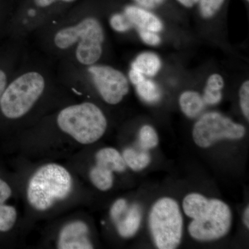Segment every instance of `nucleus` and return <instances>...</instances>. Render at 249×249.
<instances>
[{"instance_id":"obj_5","label":"nucleus","mask_w":249,"mask_h":249,"mask_svg":"<svg viewBox=\"0 0 249 249\" xmlns=\"http://www.w3.org/2000/svg\"><path fill=\"white\" fill-rule=\"evenodd\" d=\"M148 224L157 248L175 249L181 244L183 217L175 199L163 197L156 201L149 214Z\"/></svg>"},{"instance_id":"obj_26","label":"nucleus","mask_w":249,"mask_h":249,"mask_svg":"<svg viewBox=\"0 0 249 249\" xmlns=\"http://www.w3.org/2000/svg\"><path fill=\"white\" fill-rule=\"evenodd\" d=\"M129 79H130L131 82H132L134 85H138L139 83H140L142 80H145V78L142 73L137 71V70H134V69H132V70L129 71Z\"/></svg>"},{"instance_id":"obj_9","label":"nucleus","mask_w":249,"mask_h":249,"mask_svg":"<svg viewBox=\"0 0 249 249\" xmlns=\"http://www.w3.org/2000/svg\"><path fill=\"white\" fill-rule=\"evenodd\" d=\"M110 217L119 235L129 238L133 237L140 228L142 209L139 205L129 206L125 199H119L111 206Z\"/></svg>"},{"instance_id":"obj_4","label":"nucleus","mask_w":249,"mask_h":249,"mask_svg":"<svg viewBox=\"0 0 249 249\" xmlns=\"http://www.w3.org/2000/svg\"><path fill=\"white\" fill-rule=\"evenodd\" d=\"M71 187V175L65 168L53 163L44 165L29 181L28 201L34 209L46 211L55 201L66 198Z\"/></svg>"},{"instance_id":"obj_7","label":"nucleus","mask_w":249,"mask_h":249,"mask_svg":"<svg viewBox=\"0 0 249 249\" xmlns=\"http://www.w3.org/2000/svg\"><path fill=\"white\" fill-rule=\"evenodd\" d=\"M245 134V126L216 111L204 114L193 129V141L201 148H208L222 139L239 140Z\"/></svg>"},{"instance_id":"obj_20","label":"nucleus","mask_w":249,"mask_h":249,"mask_svg":"<svg viewBox=\"0 0 249 249\" xmlns=\"http://www.w3.org/2000/svg\"><path fill=\"white\" fill-rule=\"evenodd\" d=\"M17 218L14 207L0 204V231L6 232L12 229Z\"/></svg>"},{"instance_id":"obj_12","label":"nucleus","mask_w":249,"mask_h":249,"mask_svg":"<svg viewBox=\"0 0 249 249\" xmlns=\"http://www.w3.org/2000/svg\"><path fill=\"white\" fill-rule=\"evenodd\" d=\"M96 164L111 173H124L127 169L122 155L112 147L101 149L96 155Z\"/></svg>"},{"instance_id":"obj_10","label":"nucleus","mask_w":249,"mask_h":249,"mask_svg":"<svg viewBox=\"0 0 249 249\" xmlns=\"http://www.w3.org/2000/svg\"><path fill=\"white\" fill-rule=\"evenodd\" d=\"M58 247L60 249H93L88 225L81 221L67 224L60 232Z\"/></svg>"},{"instance_id":"obj_25","label":"nucleus","mask_w":249,"mask_h":249,"mask_svg":"<svg viewBox=\"0 0 249 249\" xmlns=\"http://www.w3.org/2000/svg\"><path fill=\"white\" fill-rule=\"evenodd\" d=\"M11 196V188L5 181L0 179V204H4Z\"/></svg>"},{"instance_id":"obj_32","label":"nucleus","mask_w":249,"mask_h":249,"mask_svg":"<svg viewBox=\"0 0 249 249\" xmlns=\"http://www.w3.org/2000/svg\"><path fill=\"white\" fill-rule=\"evenodd\" d=\"M247 1H249V0H247Z\"/></svg>"},{"instance_id":"obj_2","label":"nucleus","mask_w":249,"mask_h":249,"mask_svg":"<svg viewBox=\"0 0 249 249\" xmlns=\"http://www.w3.org/2000/svg\"><path fill=\"white\" fill-rule=\"evenodd\" d=\"M104 40V31L99 21L94 18H87L60 29L54 36L53 41L57 48L62 50L78 43L77 60L81 65L90 66L101 58Z\"/></svg>"},{"instance_id":"obj_30","label":"nucleus","mask_w":249,"mask_h":249,"mask_svg":"<svg viewBox=\"0 0 249 249\" xmlns=\"http://www.w3.org/2000/svg\"><path fill=\"white\" fill-rule=\"evenodd\" d=\"M178 1L186 7L191 8L196 4L199 0H178Z\"/></svg>"},{"instance_id":"obj_13","label":"nucleus","mask_w":249,"mask_h":249,"mask_svg":"<svg viewBox=\"0 0 249 249\" xmlns=\"http://www.w3.org/2000/svg\"><path fill=\"white\" fill-rule=\"evenodd\" d=\"M178 103L183 114L191 119L200 114L205 104L202 96L195 91H186L181 93Z\"/></svg>"},{"instance_id":"obj_8","label":"nucleus","mask_w":249,"mask_h":249,"mask_svg":"<svg viewBox=\"0 0 249 249\" xmlns=\"http://www.w3.org/2000/svg\"><path fill=\"white\" fill-rule=\"evenodd\" d=\"M88 71L98 93L108 104H118L128 93V80L119 70L94 64L88 67Z\"/></svg>"},{"instance_id":"obj_31","label":"nucleus","mask_w":249,"mask_h":249,"mask_svg":"<svg viewBox=\"0 0 249 249\" xmlns=\"http://www.w3.org/2000/svg\"><path fill=\"white\" fill-rule=\"evenodd\" d=\"M243 221L245 223V225L247 229H249V207L247 206L243 214Z\"/></svg>"},{"instance_id":"obj_15","label":"nucleus","mask_w":249,"mask_h":249,"mask_svg":"<svg viewBox=\"0 0 249 249\" xmlns=\"http://www.w3.org/2000/svg\"><path fill=\"white\" fill-rule=\"evenodd\" d=\"M122 156L127 166L134 171L145 169L151 163V156L148 150H142L139 147V149L126 148Z\"/></svg>"},{"instance_id":"obj_6","label":"nucleus","mask_w":249,"mask_h":249,"mask_svg":"<svg viewBox=\"0 0 249 249\" xmlns=\"http://www.w3.org/2000/svg\"><path fill=\"white\" fill-rule=\"evenodd\" d=\"M45 88V78L41 73L37 71L23 73L5 89L0 100L1 111L8 119L22 117L37 102Z\"/></svg>"},{"instance_id":"obj_16","label":"nucleus","mask_w":249,"mask_h":249,"mask_svg":"<svg viewBox=\"0 0 249 249\" xmlns=\"http://www.w3.org/2000/svg\"><path fill=\"white\" fill-rule=\"evenodd\" d=\"M224 82L222 76L214 73L209 77L205 88L202 98L204 103L208 105H216L222 100V89L224 88Z\"/></svg>"},{"instance_id":"obj_23","label":"nucleus","mask_w":249,"mask_h":249,"mask_svg":"<svg viewBox=\"0 0 249 249\" xmlns=\"http://www.w3.org/2000/svg\"><path fill=\"white\" fill-rule=\"evenodd\" d=\"M111 26L114 30L119 32H124L128 31L131 28L133 27L132 23L124 15L116 14L113 16L110 20Z\"/></svg>"},{"instance_id":"obj_29","label":"nucleus","mask_w":249,"mask_h":249,"mask_svg":"<svg viewBox=\"0 0 249 249\" xmlns=\"http://www.w3.org/2000/svg\"><path fill=\"white\" fill-rule=\"evenodd\" d=\"M6 83H7V78H6V73L3 70H0V100L6 89Z\"/></svg>"},{"instance_id":"obj_27","label":"nucleus","mask_w":249,"mask_h":249,"mask_svg":"<svg viewBox=\"0 0 249 249\" xmlns=\"http://www.w3.org/2000/svg\"><path fill=\"white\" fill-rule=\"evenodd\" d=\"M135 1L142 7L152 9L155 7L156 5L161 4L164 0H135Z\"/></svg>"},{"instance_id":"obj_11","label":"nucleus","mask_w":249,"mask_h":249,"mask_svg":"<svg viewBox=\"0 0 249 249\" xmlns=\"http://www.w3.org/2000/svg\"><path fill=\"white\" fill-rule=\"evenodd\" d=\"M124 14L133 27L136 26L138 29H146L155 33L160 32L163 29L161 21L146 10L137 6H127L124 10Z\"/></svg>"},{"instance_id":"obj_28","label":"nucleus","mask_w":249,"mask_h":249,"mask_svg":"<svg viewBox=\"0 0 249 249\" xmlns=\"http://www.w3.org/2000/svg\"><path fill=\"white\" fill-rule=\"evenodd\" d=\"M59 1L68 3L73 2V1H76V0H34V2L39 7L45 8Z\"/></svg>"},{"instance_id":"obj_19","label":"nucleus","mask_w":249,"mask_h":249,"mask_svg":"<svg viewBox=\"0 0 249 249\" xmlns=\"http://www.w3.org/2000/svg\"><path fill=\"white\" fill-rule=\"evenodd\" d=\"M137 91L140 97L147 103H155L160 97V93L158 86L151 80H142L138 85H135Z\"/></svg>"},{"instance_id":"obj_24","label":"nucleus","mask_w":249,"mask_h":249,"mask_svg":"<svg viewBox=\"0 0 249 249\" xmlns=\"http://www.w3.org/2000/svg\"><path fill=\"white\" fill-rule=\"evenodd\" d=\"M138 31L141 38L147 45L156 46L160 43V38L157 33L146 29H138Z\"/></svg>"},{"instance_id":"obj_17","label":"nucleus","mask_w":249,"mask_h":249,"mask_svg":"<svg viewBox=\"0 0 249 249\" xmlns=\"http://www.w3.org/2000/svg\"><path fill=\"white\" fill-rule=\"evenodd\" d=\"M89 178L93 184L100 191H108L114 183L113 173L97 165L91 168Z\"/></svg>"},{"instance_id":"obj_18","label":"nucleus","mask_w":249,"mask_h":249,"mask_svg":"<svg viewBox=\"0 0 249 249\" xmlns=\"http://www.w3.org/2000/svg\"><path fill=\"white\" fill-rule=\"evenodd\" d=\"M138 144L139 148L148 151L158 145V134L153 127L149 124L142 126L139 132Z\"/></svg>"},{"instance_id":"obj_21","label":"nucleus","mask_w":249,"mask_h":249,"mask_svg":"<svg viewBox=\"0 0 249 249\" xmlns=\"http://www.w3.org/2000/svg\"><path fill=\"white\" fill-rule=\"evenodd\" d=\"M199 2L201 16L208 19L217 14L224 0H199Z\"/></svg>"},{"instance_id":"obj_1","label":"nucleus","mask_w":249,"mask_h":249,"mask_svg":"<svg viewBox=\"0 0 249 249\" xmlns=\"http://www.w3.org/2000/svg\"><path fill=\"white\" fill-rule=\"evenodd\" d=\"M183 212L191 218L190 235L199 242L219 240L230 231L232 213L225 202L208 199L199 193H191L183 200Z\"/></svg>"},{"instance_id":"obj_3","label":"nucleus","mask_w":249,"mask_h":249,"mask_svg":"<svg viewBox=\"0 0 249 249\" xmlns=\"http://www.w3.org/2000/svg\"><path fill=\"white\" fill-rule=\"evenodd\" d=\"M57 121L61 130L85 145L99 140L107 127L102 110L89 102L65 108L59 113Z\"/></svg>"},{"instance_id":"obj_14","label":"nucleus","mask_w":249,"mask_h":249,"mask_svg":"<svg viewBox=\"0 0 249 249\" xmlns=\"http://www.w3.org/2000/svg\"><path fill=\"white\" fill-rule=\"evenodd\" d=\"M132 67L145 76H154L160 71L161 62L155 53L144 52L137 57Z\"/></svg>"},{"instance_id":"obj_22","label":"nucleus","mask_w":249,"mask_h":249,"mask_svg":"<svg viewBox=\"0 0 249 249\" xmlns=\"http://www.w3.org/2000/svg\"><path fill=\"white\" fill-rule=\"evenodd\" d=\"M240 108L247 121L249 119V81L247 80L241 86L240 91Z\"/></svg>"}]
</instances>
